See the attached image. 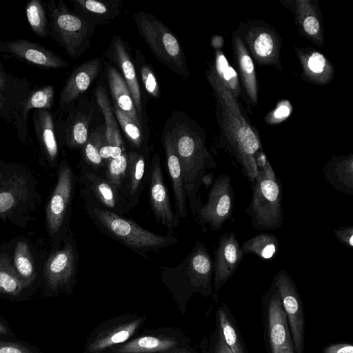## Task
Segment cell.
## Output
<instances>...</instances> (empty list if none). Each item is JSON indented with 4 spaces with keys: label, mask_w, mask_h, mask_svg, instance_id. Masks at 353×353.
Masks as SVG:
<instances>
[{
    "label": "cell",
    "mask_w": 353,
    "mask_h": 353,
    "mask_svg": "<svg viewBox=\"0 0 353 353\" xmlns=\"http://www.w3.org/2000/svg\"><path fill=\"white\" fill-rule=\"evenodd\" d=\"M294 49L304 79L316 85H325L333 79L334 67L322 53L310 47Z\"/></svg>",
    "instance_id": "22"
},
{
    "label": "cell",
    "mask_w": 353,
    "mask_h": 353,
    "mask_svg": "<svg viewBox=\"0 0 353 353\" xmlns=\"http://www.w3.org/2000/svg\"><path fill=\"white\" fill-rule=\"evenodd\" d=\"M218 317L220 333L231 352L232 353H245L237 329L224 308L219 309Z\"/></svg>",
    "instance_id": "39"
},
{
    "label": "cell",
    "mask_w": 353,
    "mask_h": 353,
    "mask_svg": "<svg viewBox=\"0 0 353 353\" xmlns=\"http://www.w3.org/2000/svg\"><path fill=\"white\" fill-rule=\"evenodd\" d=\"M3 171L0 174V218H6L30 201L34 190L23 168L5 164Z\"/></svg>",
    "instance_id": "14"
},
{
    "label": "cell",
    "mask_w": 353,
    "mask_h": 353,
    "mask_svg": "<svg viewBox=\"0 0 353 353\" xmlns=\"http://www.w3.org/2000/svg\"><path fill=\"white\" fill-rule=\"evenodd\" d=\"M141 72L145 90L151 95L157 97L159 96V86L152 71L149 67L144 65L142 66Z\"/></svg>",
    "instance_id": "43"
},
{
    "label": "cell",
    "mask_w": 353,
    "mask_h": 353,
    "mask_svg": "<svg viewBox=\"0 0 353 353\" xmlns=\"http://www.w3.org/2000/svg\"><path fill=\"white\" fill-rule=\"evenodd\" d=\"M26 14L31 30L39 37L50 35L49 21L45 3L31 0L26 6Z\"/></svg>",
    "instance_id": "37"
},
{
    "label": "cell",
    "mask_w": 353,
    "mask_h": 353,
    "mask_svg": "<svg viewBox=\"0 0 353 353\" xmlns=\"http://www.w3.org/2000/svg\"><path fill=\"white\" fill-rule=\"evenodd\" d=\"M166 164L174 197L175 213L180 219H186L187 198L179 157L171 134H167L163 141Z\"/></svg>",
    "instance_id": "24"
},
{
    "label": "cell",
    "mask_w": 353,
    "mask_h": 353,
    "mask_svg": "<svg viewBox=\"0 0 353 353\" xmlns=\"http://www.w3.org/2000/svg\"><path fill=\"white\" fill-rule=\"evenodd\" d=\"M26 288L18 276L12 258L6 253L0 254V294L19 296Z\"/></svg>",
    "instance_id": "33"
},
{
    "label": "cell",
    "mask_w": 353,
    "mask_h": 353,
    "mask_svg": "<svg viewBox=\"0 0 353 353\" xmlns=\"http://www.w3.org/2000/svg\"><path fill=\"white\" fill-rule=\"evenodd\" d=\"M273 284L279 292L290 327L295 353H303L305 319L301 301L295 285L284 270H279L275 274Z\"/></svg>",
    "instance_id": "15"
},
{
    "label": "cell",
    "mask_w": 353,
    "mask_h": 353,
    "mask_svg": "<svg viewBox=\"0 0 353 353\" xmlns=\"http://www.w3.org/2000/svg\"><path fill=\"white\" fill-rule=\"evenodd\" d=\"M177 344L174 338L165 336H143L116 347L114 353H155L168 350Z\"/></svg>",
    "instance_id": "30"
},
{
    "label": "cell",
    "mask_w": 353,
    "mask_h": 353,
    "mask_svg": "<svg viewBox=\"0 0 353 353\" xmlns=\"http://www.w3.org/2000/svg\"><path fill=\"white\" fill-rule=\"evenodd\" d=\"M114 50L117 62L124 75L125 81L131 93L139 117H141L142 111L141 92L134 65L119 39L114 40Z\"/></svg>",
    "instance_id": "31"
},
{
    "label": "cell",
    "mask_w": 353,
    "mask_h": 353,
    "mask_svg": "<svg viewBox=\"0 0 353 353\" xmlns=\"http://www.w3.org/2000/svg\"><path fill=\"white\" fill-rule=\"evenodd\" d=\"M140 34L155 55L173 70L185 66L180 45L175 37L161 23L142 13L136 16Z\"/></svg>",
    "instance_id": "12"
},
{
    "label": "cell",
    "mask_w": 353,
    "mask_h": 353,
    "mask_svg": "<svg viewBox=\"0 0 353 353\" xmlns=\"http://www.w3.org/2000/svg\"><path fill=\"white\" fill-rule=\"evenodd\" d=\"M292 107L288 101H283L272 112L267 115L265 121L269 123H275L283 121L291 112Z\"/></svg>",
    "instance_id": "44"
},
{
    "label": "cell",
    "mask_w": 353,
    "mask_h": 353,
    "mask_svg": "<svg viewBox=\"0 0 353 353\" xmlns=\"http://www.w3.org/2000/svg\"><path fill=\"white\" fill-rule=\"evenodd\" d=\"M139 318L100 332L88 345L90 353H99L113 345L126 341L143 322Z\"/></svg>",
    "instance_id": "29"
},
{
    "label": "cell",
    "mask_w": 353,
    "mask_h": 353,
    "mask_svg": "<svg viewBox=\"0 0 353 353\" xmlns=\"http://www.w3.org/2000/svg\"><path fill=\"white\" fill-rule=\"evenodd\" d=\"M334 234L339 241L349 248L353 247V227H339L334 230Z\"/></svg>",
    "instance_id": "46"
},
{
    "label": "cell",
    "mask_w": 353,
    "mask_h": 353,
    "mask_svg": "<svg viewBox=\"0 0 353 353\" xmlns=\"http://www.w3.org/2000/svg\"><path fill=\"white\" fill-rule=\"evenodd\" d=\"M75 176L66 161L60 162L55 188L46 208V223L51 236L57 243L69 229Z\"/></svg>",
    "instance_id": "7"
},
{
    "label": "cell",
    "mask_w": 353,
    "mask_h": 353,
    "mask_svg": "<svg viewBox=\"0 0 353 353\" xmlns=\"http://www.w3.org/2000/svg\"><path fill=\"white\" fill-rule=\"evenodd\" d=\"M291 10L299 30L312 43L323 46L324 43L323 26L318 6L312 0L283 1Z\"/></svg>",
    "instance_id": "20"
},
{
    "label": "cell",
    "mask_w": 353,
    "mask_h": 353,
    "mask_svg": "<svg viewBox=\"0 0 353 353\" xmlns=\"http://www.w3.org/2000/svg\"><path fill=\"white\" fill-rule=\"evenodd\" d=\"M0 53L9 54L21 61L43 69H59L68 66L59 54L26 39L0 40Z\"/></svg>",
    "instance_id": "17"
},
{
    "label": "cell",
    "mask_w": 353,
    "mask_h": 353,
    "mask_svg": "<svg viewBox=\"0 0 353 353\" xmlns=\"http://www.w3.org/2000/svg\"><path fill=\"white\" fill-rule=\"evenodd\" d=\"M74 2L83 10L94 14H103L108 11L107 6L103 3L95 0H78Z\"/></svg>",
    "instance_id": "45"
},
{
    "label": "cell",
    "mask_w": 353,
    "mask_h": 353,
    "mask_svg": "<svg viewBox=\"0 0 353 353\" xmlns=\"http://www.w3.org/2000/svg\"><path fill=\"white\" fill-rule=\"evenodd\" d=\"M207 202L198 210L194 219L206 232L219 230L232 214L234 191L231 178L222 174L214 179L208 193Z\"/></svg>",
    "instance_id": "8"
},
{
    "label": "cell",
    "mask_w": 353,
    "mask_h": 353,
    "mask_svg": "<svg viewBox=\"0 0 353 353\" xmlns=\"http://www.w3.org/2000/svg\"><path fill=\"white\" fill-rule=\"evenodd\" d=\"M172 137L181 168L185 196L194 217L203 204L199 194L202 180L216 163L200 134L182 130Z\"/></svg>",
    "instance_id": "3"
},
{
    "label": "cell",
    "mask_w": 353,
    "mask_h": 353,
    "mask_svg": "<svg viewBox=\"0 0 353 353\" xmlns=\"http://www.w3.org/2000/svg\"><path fill=\"white\" fill-rule=\"evenodd\" d=\"M323 175L334 189L353 196V154L333 156L326 163Z\"/></svg>",
    "instance_id": "27"
},
{
    "label": "cell",
    "mask_w": 353,
    "mask_h": 353,
    "mask_svg": "<svg viewBox=\"0 0 353 353\" xmlns=\"http://www.w3.org/2000/svg\"><path fill=\"white\" fill-rule=\"evenodd\" d=\"M148 187L150 208L156 221L172 232L179 225V218L172 208L158 154L154 155L150 167Z\"/></svg>",
    "instance_id": "16"
},
{
    "label": "cell",
    "mask_w": 353,
    "mask_h": 353,
    "mask_svg": "<svg viewBox=\"0 0 353 353\" xmlns=\"http://www.w3.org/2000/svg\"><path fill=\"white\" fill-rule=\"evenodd\" d=\"M110 89L116 105L138 127L141 125L129 88L121 74L112 65L106 66Z\"/></svg>",
    "instance_id": "28"
},
{
    "label": "cell",
    "mask_w": 353,
    "mask_h": 353,
    "mask_svg": "<svg viewBox=\"0 0 353 353\" xmlns=\"http://www.w3.org/2000/svg\"><path fill=\"white\" fill-rule=\"evenodd\" d=\"M77 180L84 201L121 216L132 209L121 192L95 171L82 166Z\"/></svg>",
    "instance_id": "13"
},
{
    "label": "cell",
    "mask_w": 353,
    "mask_h": 353,
    "mask_svg": "<svg viewBox=\"0 0 353 353\" xmlns=\"http://www.w3.org/2000/svg\"><path fill=\"white\" fill-rule=\"evenodd\" d=\"M96 95L98 104L103 113L105 121V141L107 145L124 149L123 143L113 116L108 98L103 88L98 87Z\"/></svg>",
    "instance_id": "36"
},
{
    "label": "cell",
    "mask_w": 353,
    "mask_h": 353,
    "mask_svg": "<svg viewBox=\"0 0 353 353\" xmlns=\"http://www.w3.org/2000/svg\"><path fill=\"white\" fill-rule=\"evenodd\" d=\"M273 286L274 292L269 299L268 308V329L271 353H295L280 296L274 284Z\"/></svg>",
    "instance_id": "19"
},
{
    "label": "cell",
    "mask_w": 353,
    "mask_h": 353,
    "mask_svg": "<svg viewBox=\"0 0 353 353\" xmlns=\"http://www.w3.org/2000/svg\"><path fill=\"white\" fill-rule=\"evenodd\" d=\"M244 256L234 232L225 233L219 238L213 262L215 293L234 274Z\"/></svg>",
    "instance_id": "18"
},
{
    "label": "cell",
    "mask_w": 353,
    "mask_h": 353,
    "mask_svg": "<svg viewBox=\"0 0 353 353\" xmlns=\"http://www.w3.org/2000/svg\"><path fill=\"white\" fill-rule=\"evenodd\" d=\"M222 46H214V63L210 67L228 88L233 96L238 99L241 94V88L236 70L228 61L221 50Z\"/></svg>",
    "instance_id": "34"
},
{
    "label": "cell",
    "mask_w": 353,
    "mask_h": 353,
    "mask_svg": "<svg viewBox=\"0 0 353 353\" xmlns=\"http://www.w3.org/2000/svg\"><path fill=\"white\" fill-rule=\"evenodd\" d=\"M101 138L90 137L83 145V157L85 161L91 168H101L105 166V161L99 154L100 148L105 144Z\"/></svg>",
    "instance_id": "41"
},
{
    "label": "cell",
    "mask_w": 353,
    "mask_h": 353,
    "mask_svg": "<svg viewBox=\"0 0 353 353\" xmlns=\"http://www.w3.org/2000/svg\"><path fill=\"white\" fill-rule=\"evenodd\" d=\"M145 177V157L143 154L137 152H129L127 171L120 191L132 209L139 203Z\"/></svg>",
    "instance_id": "25"
},
{
    "label": "cell",
    "mask_w": 353,
    "mask_h": 353,
    "mask_svg": "<svg viewBox=\"0 0 353 353\" xmlns=\"http://www.w3.org/2000/svg\"><path fill=\"white\" fill-rule=\"evenodd\" d=\"M208 81L216 99V113L223 147L241 174L254 183L258 170L255 157L262 150L258 131L243 113L238 100L210 67Z\"/></svg>",
    "instance_id": "1"
},
{
    "label": "cell",
    "mask_w": 353,
    "mask_h": 353,
    "mask_svg": "<svg viewBox=\"0 0 353 353\" xmlns=\"http://www.w3.org/2000/svg\"><path fill=\"white\" fill-rule=\"evenodd\" d=\"M0 353H34L27 347L17 343L0 340Z\"/></svg>",
    "instance_id": "47"
},
{
    "label": "cell",
    "mask_w": 353,
    "mask_h": 353,
    "mask_svg": "<svg viewBox=\"0 0 353 353\" xmlns=\"http://www.w3.org/2000/svg\"><path fill=\"white\" fill-rule=\"evenodd\" d=\"M114 110L116 117L125 135L135 148L140 149L143 139L139 127L116 105H114Z\"/></svg>",
    "instance_id": "42"
},
{
    "label": "cell",
    "mask_w": 353,
    "mask_h": 353,
    "mask_svg": "<svg viewBox=\"0 0 353 353\" xmlns=\"http://www.w3.org/2000/svg\"><path fill=\"white\" fill-rule=\"evenodd\" d=\"M33 110L32 121L36 138L44 157L54 166L58 162L59 150L53 115L50 110Z\"/></svg>",
    "instance_id": "23"
},
{
    "label": "cell",
    "mask_w": 353,
    "mask_h": 353,
    "mask_svg": "<svg viewBox=\"0 0 353 353\" xmlns=\"http://www.w3.org/2000/svg\"><path fill=\"white\" fill-rule=\"evenodd\" d=\"M99 59L89 61L76 68L68 77L59 95L60 112L65 111L85 92L97 76Z\"/></svg>",
    "instance_id": "21"
},
{
    "label": "cell",
    "mask_w": 353,
    "mask_h": 353,
    "mask_svg": "<svg viewBox=\"0 0 353 353\" xmlns=\"http://www.w3.org/2000/svg\"><path fill=\"white\" fill-rule=\"evenodd\" d=\"M49 18L50 35L68 54L78 57L86 48L88 39L87 21L68 9L62 0L45 3Z\"/></svg>",
    "instance_id": "5"
},
{
    "label": "cell",
    "mask_w": 353,
    "mask_h": 353,
    "mask_svg": "<svg viewBox=\"0 0 353 353\" xmlns=\"http://www.w3.org/2000/svg\"><path fill=\"white\" fill-rule=\"evenodd\" d=\"M8 332V331L6 325L0 321V334H7Z\"/></svg>",
    "instance_id": "51"
},
{
    "label": "cell",
    "mask_w": 353,
    "mask_h": 353,
    "mask_svg": "<svg viewBox=\"0 0 353 353\" xmlns=\"http://www.w3.org/2000/svg\"><path fill=\"white\" fill-rule=\"evenodd\" d=\"M55 91L51 85H46L32 90L22 108V117L27 123L29 112L34 109L50 110L54 101Z\"/></svg>",
    "instance_id": "38"
},
{
    "label": "cell",
    "mask_w": 353,
    "mask_h": 353,
    "mask_svg": "<svg viewBox=\"0 0 353 353\" xmlns=\"http://www.w3.org/2000/svg\"><path fill=\"white\" fill-rule=\"evenodd\" d=\"M162 272L182 279L194 290L205 295L212 293L213 261L205 245L199 241L178 265L165 268Z\"/></svg>",
    "instance_id": "11"
},
{
    "label": "cell",
    "mask_w": 353,
    "mask_h": 353,
    "mask_svg": "<svg viewBox=\"0 0 353 353\" xmlns=\"http://www.w3.org/2000/svg\"><path fill=\"white\" fill-rule=\"evenodd\" d=\"M57 243L44 267L47 285L52 291L67 288L70 285L75 279L79 261L77 242L70 228Z\"/></svg>",
    "instance_id": "9"
},
{
    "label": "cell",
    "mask_w": 353,
    "mask_h": 353,
    "mask_svg": "<svg viewBox=\"0 0 353 353\" xmlns=\"http://www.w3.org/2000/svg\"><path fill=\"white\" fill-rule=\"evenodd\" d=\"M252 196L245 212L251 217L252 227L258 230H276L283 221V188L278 177H267L258 171L253 183Z\"/></svg>",
    "instance_id": "4"
},
{
    "label": "cell",
    "mask_w": 353,
    "mask_h": 353,
    "mask_svg": "<svg viewBox=\"0 0 353 353\" xmlns=\"http://www.w3.org/2000/svg\"><path fill=\"white\" fill-rule=\"evenodd\" d=\"M31 91L26 77L8 72L0 61V119L11 124L25 143L28 141V130L22 117V108Z\"/></svg>",
    "instance_id": "6"
},
{
    "label": "cell",
    "mask_w": 353,
    "mask_h": 353,
    "mask_svg": "<svg viewBox=\"0 0 353 353\" xmlns=\"http://www.w3.org/2000/svg\"><path fill=\"white\" fill-rule=\"evenodd\" d=\"M323 353H353V346L348 343L333 344L326 347Z\"/></svg>",
    "instance_id": "49"
},
{
    "label": "cell",
    "mask_w": 353,
    "mask_h": 353,
    "mask_svg": "<svg viewBox=\"0 0 353 353\" xmlns=\"http://www.w3.org/2000/svg\"><path fill=\"white\" fill-rule=\"evenodd\" d=\"M124 152V149L107 144L103 145L99 150L100 156L105 162L112 159H116Z\"/></svg>",
    "instance_id": "48"
},
{
    "label": "cell",
    "mask_w": 353,
    "mask_h": 353,
    "mask_svg": "<svg viewBox=\"0 0 353 353\" xmlns=\"http://www.w3.org/2000/svg\"><path fill=\"white\" fill-rule=\"evenodd\" d=\"M84 208L90 220L103 234L110 236L134 252L147 256L179 242L172 234H159L150 232L121 215L101 208L84 201Z\"/></svg>",
    "instance_id": "2"
},
{
    "label": "cell",
    "mask_w": 353,
    "mask_h": 353,
    "mask_svg": "<svg viewBox=\"0 0 353 353\" xmlns=\"http://www.w3.org/2000/svg\"><path fill=\"white\" fill-rule=\"evenodd\" d=\"M14 268L26 288L30 286L36 278L33 256L25 240L17 242L12 257Z\"/></svg>",
    "instance_id": "32"
},
{
    "label": "cell",
    "mask_w": 353,
    "mask_h": 353,
    "mask_svg": "<svg viewBox=\"0 0 353 353\" xmlns=\"http://www.w3.org/2000/svg\"><path fill=\"white\" fill-rule=\"evenodd\" d=\"M128 168V153L105 162L104 178L119 191L123 183ZM121 192V191H120Z\"/></svg>",
    "instance_id": "40"
},
{
    "label": "cell",
    "mask_w": 353,
    "mask_h": 353,
    "mask_svg": "<svg viewBox=\"0 0 353 353\" xmlns=\"http://www.w3.org/2000/svg\"><path fill=\"white\" fill-rule=\"evenodd\" d=\"M237 32L259 64L281 69V39L274 28L263 22L250 21L241 26Z\"/></svg>",
    "instance_id": "10"
},
{
    "label": "cell",
    "mask_w": 353,
    "mask_h": 353,
    "mask_svg": "<svg viewBox=\"0 0 353 353\" xmlns=\"http://www.w3.org/2000/svg\"><path fill=\"white\" fill-rule=\"evenodd\" d=\"M214 353H232L220 332Z\"/></svg>",
    "instance_id": "50"
},
{
    "label": "cell",
    "mask_w": 353,
    "mask_h": 353,
    "mask_svg": "<svg viewBox=\"0 0 353 353\" xmlns=\"http://www.w3.org/2000/svg\"><path fill=\"white\" fill-rule=\"evenodd\" d=\"M244 255L254 254L262 259H270L277 253L279 239L270 233H261L245 241L241 246Z\"/></svg>",
    "instance_id": "35"
},
{
    "label": "cell",
    "mask_w": 353,
    "mask_h": 353,
    "mask_svg": "<svg viewBox=\"0 0 353 353\" xmlns=\"http://www.w3.org/2000/svg\"><path fill=\"white\" fill-rule=\"evenodd\" d=\"M232 48L245 91L250 102L256 105L258 104V87L254 62L241 36L236 31L232 33Z\"/></svg>",
    "instance_id": "26"
}]
</instances>
